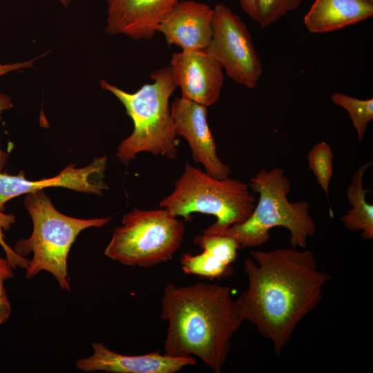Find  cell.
I'll return each mask as SVG.
<instances>
[{
	"label": "cell",
	"mask_w": 373,
	"mask_h": 373,
	"mask_svg": "<svg viewBox=\"0 0 373 373\" xmlns=\"http://www.w3.org/2000/svg\"><path fill=\"white\" fill-rule=\"evenodd\" d=\"M184 231V222L164 208H135L114 229L104 255L127 266H155L173 258Z\"/></svg>",
	"instance_id": "52a82bcc"
},
{
	"label": "cell",
	"mask_w": 373,
	"mask_h": 373,
	"mask_svg": "<svg viewBox=\"0 0 373 373\" xmlns=\"http://www.w3.org/2000/svg\"><path fill=\"white\" fill-rule=\"evenodd\" d=\"M182 0H106L105 32L135 40L149 39L173 7Z\"/></svg>",
	"instance_id": "7c38bea8"
},
{
	"label": "cell",
	"mask_w": 373,
	"mask_h": 373,
	"mask_svg": "<svg viewBox=\"0 0 373 373\" xmlns=\"http://www.w3.org/2000/svg\"><path fill=\"white\" fill-rule=\"evenodd\" d=\"M170 71L182 97L209 107L216 103L224 83L223 69L206 50L172 55Z\"/></svg>",
	"instance_id": "30bf717a"
},
{
	"label": "cell",
	"mask_w": 373,
	"mask_h": 373,
	"mask_svg": "<svg viewBox=\"0 0 373 373\" xmlns=\"http://www.w3.org/2000/svg\"><path fill=\"white\" fill-rule=\"evenodd\" d=\"M63 6L67 7L70 5L71 0H58Z\"/></svg>",
	"instance_id": "4316f807"
},
{
	"label": "cell",
	"mask_w": 373,
	"mask_h": 373,
	"mask_svg": "<svg viewBox=\"0 0 373 373\" xmlns=\"http://www.w3.org/2000/svg\"><path fill=\"white\" fill-rule=\"evenodd\" d=\"M91 345L93 354L75 362V366L79 370L87 372L175 373L185 366L196 363L192 356H173L159 352L128 356L117 353L100 342Z\"/></svg>",
	"instance_id": "4fadbf2b"
},
{
	"label": "cell",
	"mask_w": 373,
	"mask_h": 373,
	"mask_svg": "<svg viewBox=\"0 0 373 373\" xmlns=\"http://www.w3.org/2000/svg\"><path fill=\"white\" fill-rule=\"evenodd\" d=\"M307 162L329 202V186L333 175V152L330 145L324 141L316 143L308 153Z\"/></svg>",
	"instance_id": "d6986e66"
},
{
	"label": "cell",
	"mask_w": 373,
	"mask_h": 373,
	"mask_svg": "<svg viewBox=\"0 0 373 373\" xmlns=\"http://www.w3.org/2000/svg\"><path fill=\"white\" fill-rule=\"evenodd\" d=\"M0 276L3 277L6 280L14 277L13 269L6 258L4 259L1 257H0Z\"/></svg>",
	"instance_id": "484cf974"
},
{
	"label": "cell",
	"mask_w": 373,
	"mask_h": 373,
	"mask_svg": "<svg viewBox=\"0 0 373 373\" xmlns=\"http://www.w3.org/2000/svg\"><path fill=\"white\" fill-rule=\"evenodd\" d=\"M249 186L252 193L259 195L251 214L245 222L218 235L232 237L240 248H253L267 242L272 228L280 227L289 231L291 247L305 249L308 238L316 233V223L307 201H289L291 185L284 170L260 169L251 178Z\"/></svg>",
	"instance_id": "277c9868"
},
{
	"label": "cell",
	"mask_w": 373,
	"mask_h": 373,
	"mask_svg": "<svg viewBox=\"0 0 373 373\" xmlns=\"http://www.w3.org/2000/svg\"><path fill=\"white\" fill-rule=\"evenodd\" d=\"M170 107L175 133L187 141L195 162L201 164L215 178H229L230 166L217 155V146L207 120L208 107L182 97L175 98Z\"/></svg>",
	"instance_id": "9c48e42d"
},
{
	"label": "cell",
	"mask_w": 373,
	"mask_h": 373,
	"mask_svg": "<svg viewBox=\"0 0 373 373\" xmlns=\"http://www.w3.org/2000/svg\"><path fill=\"white\" fill-rule=\"evenodd\" d=\"M151 78L153 83L144 84L133 93L100 80L101 87L119 100L133 122V132L117 148V157L126 166L141 152L170 160H174L178 153L177 134L169 104L177 86L169 66L154 70Z\"/></svg>",
	"instance_id": "3957f363"
},
{
	"label": "cell",
	"mask_w": 373,
	"mask_h": 373,
	"mask_svg": "<svg viewBox=\"0 0 373 373\" xmlns=\"http://www.w3.org/2000/svg\"><path fill=\"white\" fill-rule=\"evenodd\" d=\"M5 280L3 277L0 276V325L8 321L12 312L10 302L4 287Z\"/></svg>",
	"instance_id": "7402d4cb"
},
{
	"label": "cell",
	"mask_w": 373,
	"mask_h": 373,
	"mask_svg": "<svg viewBox=\"0 0 373 373\" xmlns=\"http://www.w3.org/2000/svg\"><path fill=\"white\" fill-rule=\"evenodd\" d=\"M107 161L106 156L95 157L88 165L79 169L70 164L55 177L35 181L27 180L22 173L9 175L0 172V210H4L6 202L17 196L48 187H64L102 195L108 189L104 182Z\"/></svg>",
	"instance_id": "8fae6325"
},
{
	"label": "cell",
	"mask_w": 373,
	"mask_h": 373,
	"mask_svg": "<svg viewBox=\"0 0 373 373\" xmlns=\"http://www.w3.org/2000/svg\"><path fill=\"white\" fill-rule=\"evenodd\" d=\"M242 9L254 21L257 22L258 10L257 0H239Z\"/></svg>",
	"instance_id": "d4e9b609"
},
{
	"label": "cell",
	"mask_w": 373,
	"mask_h": 373,
	"mask_svg": "<svg viewBox=\"0 0 373 373\" xmlns=\"http://www.w3.org/2000/svg\"><path fill=\"white\" fill-rule=\"evenodd\" d=\"M46 54L47 53L45 52L44 54L41 55L38 57H34L31 59H29L25 61H19V62L12 63V64H1L0 61V76L3 75L12 71L32 67L34 62L37 59L44 57Z\"/></svg>",
	"instance_id": "603a6c76"
},
{
	"label": "cell",
	"mask_w": 373,
	"mask_h": 373,
	"mask_svg": "<svg viewBox=\"0 0 373 373\" xmlns=\"http://www.w3.org/2000/svg\"><path fill=\"white\" fill-rule=\"evenodd\" d=\"M367 1H370V2H372V3H373V0H367Z\"/></svg>",
	"instance_id": "83f0119b"
},
{
	"label": "cell",
	"mask_w": 373,
	"mask_h": 373,
	"mask_svg": "<svg viewBox=\"0 0 373 373\" xmlns=\"http://www.w3.org/2000/svg\"><path fill=\"white\" fill-rule=\"evenodd\" d=\"M332 102L346 110L355 128L360 143L364 137L368 123L373 120V98L361 99L341 93H334Z\"/></svg>",
	"instance_id": "ac0fdd59"
},
{
	"label": "cell",
	"mask_w": 373,
	"mask_h": 373,
	"mask_svg": "<svg viewBox=\"0 0 373 373\" xmlns=\"http://www.w3.org/2000/svg\"><path fill=\"white\" fill-rule=\"evenodd\" d=\"M256 203L249 185L236 179H217L189 163L175 183L172 193L160 202V207L184 221L191 214L211 215L216 221L203 230V235H218L229 227L245 222Z\"/></svg>",
	"instance_id": "8992f818"
},
{
	"label": "cell",
	"mask_w": 373,
	"mask_h": 373,
	"mask_svg": "<svg viewBox=\"0 0 373 373\" xmlns=\"http://www.w3.org/2000/svg\"><path fill=\"white\" fill-rule=\"evenodd\" d=\"M303 0H257V23L265 28L297 9Z\"/></svg>",
	"instance_id": "ffe728a7"
},
{
	"label": "cell",
	"mask_w": 373,
	"mask_h": 373,
	"mask_svg": "<svg viewBox=\"0 0 373 373\" xmlns=\"http://www.w3.org/2000/svg\"><path fill=\"white\" fill-rule=\"evenodd\" d=\"M194 242L202 252L192 255L184 254L180 258V265L185 274L213 280L226 278L233 273L232 264L240 248L232 237L224 235H197Z\"/></svg>",
	"instance_id": "9a60e30c"
},
{
	"label": "cell",
	"mask_w": 373,
	"mask_h": 373,
	"mask_svg": "<svg viewBox=\"0 0 373 373\" xmlns=\"http://www.w3.org/2000/svg\"><path fill=\"white\" fill-rule=\"evenodd\" d=\"M161 318L168 323L164 354L198 356L214 373H221L231 339L244 322L228 286L197 282L167 283L161 298Z\"/></svg>",
	"instance_id": "7a4b0ae2"
},
{
	"label": "cell",
	"mask_w": 373,
	"mask_h": 373,
	"mask_svg": "<svg viewBox=\"0 0 373 373\" xmlns=\"http://www.w3.org/2000/svg\"><path fill=\"white\" fill-rule=\"evenodd\" d=\"M12 106L10 97L5 93H0V113L11 108ZM8 158V154L0 149V172L3 171Z\"/></svg>",
	"instance_id": "cb8c5ba5"
},
{
	"label": "cell",
	"mask_w": 373,
	"mask_h": 373,
	"mask_svg": "<svg viewBox=\"0 0 373 373\" xmlns=\"http://www.w3.org/2000/svg\"><path fill=\"white\" fill-rule=\"evenodd\" d=\"M213 9L194 0L178 2L157 28L169 45L206 50L212 37Z\"/></svg>",
	"instance_id": "5bb4252c"
},
{
	"label": "cell",
	"mask_w": 373,
	"mask_h": 373,
	"mask_svg": "<svg viewBox=\"0 0 373 373\" xmlns=\"http://www.w3.org/2000/svg\"><path fill=\"white\" fill-rule=\"evenodd\" d=\"M372 165V160L362 164L352 175L346 192L351 207L341 218L344 227L361 231L364 240L373 238V206L366 201V194L371 190L365 189L363 183L365 173Z\"/></svg>",
	"instance_id": "e0dca14e"
},
{
	"label": "cell",
	"mask_w": 373,
	"mask_h": 373,
	"mask_svg": "<svg viewBox=\"0 0 373 373\" xmlns=\"http://www.w3.org/2000/svg\"><path fill=\"white\" fill-rule=\"evenodd\" d=\"M373 15L367 0H314L303 18L309 32L323 34L365 21Z\"/></svg>",
	"instance_id": "2e32d148"
},
{
	"label": "cell",
	"mask_w": 373,
	"mask_h": 373,
	"mask_svg": "<svg viewBox=\"0 0 373 373\" xmlns=\"http://www.w3.org/2000/svg\"><path fill=\"white\" fill-rule=\"evenodd\" d=\"M206 50L233 82L248 89L256 87L263 68L251 35L242 19L222 3L213 8L212 37Z\"/></svg>",
	"instance_id": "ba28073f"
},
{
	"label": "cell",
	"mask_w": 373,
	"mask_h": 373,
	"mask_svg": "<svg viewBox=\"0 0 373 373\" xmlns=\"http://www.w3.org/2000/svg\"><path fill=\"white\" fill-rule=\"evenodd\" d=\"M250 254L243 264L248 285L235 299L237 309L280 356L300 321L320 304L330 276L309 249L276 248Z\"/></svg>",
	"instance_id": "6da1fadb"
},
{
	"label": "cell",
	"mask_w": 373,
	"mask_h": 373,
	"mask_svg": "<svg viewBox=\"0 0 373 373\" xmlns=\"http://www.w3.org/2000/svg\"><path fill=\"white\" fill-rule=\"evenodd\" d=\"M24 205L32 221V232L29 238L18 240L13 249L23 257L32 254L26 269V278L47 271L62 289L70 291L68 258L72 245L83 230L102 227L112 218L79 219L68 216L57 210L43 190L28 193Z\"/></svg>",
	"instance_id": "5b68a950"
},
{
	"label": "cell",
	"mask_w": 373,
	"mask_h": 373,
	"mask_svg": "<svg viewBox=\"0 0 373 373\" xmlns=\"http://www.w3.org/2000/svg\"><path fill=\"white\" fill-rule=\"evenodd\" d=\"M16 217L12 213H5L2 210H0V245L3 248L6 260L10 263L13 269L17 267L26 269L29 260L25 257L17 254L13 249H12L6 242V236L4 232L8 231L12 224L15 222Z\"/></svg>",
	"instance_id": "44dd1931"
}]
</instances>
